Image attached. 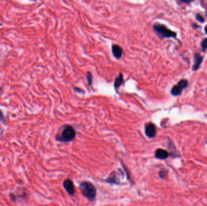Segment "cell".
Returning <instances> with one entry per match:
<instances>
[{"mask_svg": "<svg viewBox=\"0 0 207 206\" xmlns=\"http://www.w3.org/2000/svg\"><path fill=\"white\" fill-rule=\"evenodd\" d=\"M76 137V131L74 128L69 125H64L55 136L58 141L62 143H68L71 141Z\"/></svg>", "mask_w": 207, "mask_h": 206, "instance_id": "1", "label": "cell"}, {"mask_svg": "<svg viewBox=\"0 0 207 206\" xmlns=\"http://www.w3.org/2000/svg\"><path fill=\"white\" fill-rule=\"evenodd\" d=\"M79 188L84 197L90 201H93L96 196V189L90 182H83L80 183Z\"/></svg>", "mask_w": 207, "mask_h": 206, "instance_id": "2", "label": "cell"}, {"mask_svg": "<svg viewBox=\"0 0 207 206\" xmlns=\"http://www.w3.org/2000/svg\"><path fill=\"white\" fill-rule=\"evenodd\" d=\"M153 30L155 32L160 36L161 38H176V33L168 28H167L165 25L156 23L153 26Z\"/></svg>", "mask_w": 207, "mask_h": 206, "instance_id": "3", "label": "cell"}, {"mask_svg": "<svg viewBox=\"0 0 207 206\" xmlns=\"http://www.w3.org/2000/svg\"><path fill=\"white\" fill-rule=\"evenodd\" d=\"M188 85V82L187 81L183 79L180 81L178 84L176 85H174L171 90V93L172 95L174 96H179L181 94L182 91L184 90V88H185Z\"/></svg>", "mask_w": 207, "mask_h": 206, "instance_id": "4", "label": "cell"}, {"mask_svg": "<svg viewBox=\"0 0 207 206\" xmlns=\"http://www.w3.org/2000/svg\"><path fill=\"white\" fill-rule=\"evenodd\" d=\"M145 133L150 138H154L156 135V128L155 125L152 123H148L145 125Z\"/></svg>", "mask_w": 207, "mask_h": 206, "instance_id": "5", "label": "cell"}, {"mask_svg": "<svg viewBox=\"0 0 207 206\" xmlns=\"http://www.w3.org/2000/svg\"><path fill=\"white\" fill-rule=\"evenodd\" d=\"M63 185H64V187L65 190H66V192L69 193V195H74V193H75V187H74V184L73 183L71 180H70L69 179L66 180L64 182Z\"/></svg>", "mask_w": 207, "mask_h": 206, "instance_id": "6", "label": "cell"}, {"mask_svg": "<svg viewBox=\"0 0 207 206\" xmlns=\"http://www.w3.org/2000/svg\"><path fill=\"white\" fill-rule=\"evenodd\" d=\"M112 51L116 59H119L122 58V53H123V50L120 46L117 44H113L112 47Z\"/></svg>", "mask_w": 207, "mask_h": 206, "instance_id": "7", "label": "cell"}, {"mask_svg": "<svg viewBox=\"0 0 207 206\" xmlns=\"http://www.w3.org/2000/svg\"><path fill=\"white\" fill-rule=\"evenodd\" d=\"M169 156V153L162 149H158L155 152V157L156 158L160 160L167 159Z\"/></svg>", "mask_w": 207, "mask_h": 206, "instance_id": "8", "label": "cell"}, {"mask_svg": "<svg viewBox=\"0 0 207 206\" xmlns=\"http://www.w3.org/2000/svg\"><path fill=\"white\" fill-rule=\"evenodd\" d=\"M203 60V57L199 54L196 53L194 54V65L193 66V69L196 71L198 69Z\"/></svg>", "mask_w": 207, "mask_h": 206, "instance_id": "9", "label": "cell"}, {"mask_svg": "<svg viewBox=\"0 0 207 206\" xmlns=\"http://www.w3.org/2000/svg\"><path fill=\"white\" fill-rule=\"evenodd\" d=\"M124 82V76L122 73H119V76L116 78L114 83V87L115 90L117 92V90L123 84Z\"/></svg>", "mask_w": 207, "mask_h": 206, "instance_id": "10", "label": "cell"}, {"mask_svg": "<svg viewBox=\"0 0 207 206\" xmlns=\"http://www.w3.org/2000/svg\"><path fill=\"white\" fill-rule=\"evenodd\" d=\"M87 80L88 81L89 85H91L93 82V76L90 72H87Z\"/></svg>", "mask_w": 207, "mask_h": 206, "instance_id": "11", "label": "cell"}, {"mask_svg": "<svg viewBox=\"0 0 207 206\" xmlns=\"http://www.w3.org/2000/svg\"><path fill=\"white\" fill-rule=\"evenodd\" d=\"M196 20H197L198 21H199V22H201V23H204V22L205 21V20H204V17H202L200 14H197V15L196 16Z\"/></svg>", "mask_w": 207, "mask_h": 206, "instance_id": "12", "label": "cell"}, {"mask_svg": "<svg viewBox=\"0 0 207 206\" xmlns=\"http://www.w3.org/2000/svg\"><path fill=\"white\" fill-rule=\"evenodd\" d=\"M0 121L4 123H6V118L4 117V114L1 109H0Z\"/></svg>", "mask_w": 207, "mask_h": 206, "instance_id": "13", "label": "cell"}, {"mask_svg": "<svg viewBox=\"0 0 207 206\" xmlns=\"http://www.w3.org/2000/svg\"><path fill=\"white\" fill-rule=\"evenodd\" d=\"M201 46L203 48L204 50H205L206 48H207V39L205 38V39H204L202 43H201Z\"/></svg>", "mask_w": 207, "mask_h": 206, "instance_id": "14", "label": "cell"}, {"mask_svg": "<svg viewBox=\"0 0 207 206\" xmlns=\"http://www.w3.org/2000/svg\"><path fill=\"white\" fill-rule=\"evenodd\" d=\"M159 176L160 177L162 178H164L167 177V172L166 170H161L159 172Z\"/></svg>", "mask_w": 207, "mask_h": 206, "instance_id": "15", "label": "cell"}, {"mask_svg": "<svg viewBox=\"0 0 207 206\" xmlns=\"http://www.w3.org/2000/svg\"><path fill=\"white\" fill-rule=\"evenodd\" d=\"M205 33H206V34L207 35V26H206L205 28Z\"/></svg>", "mask_w": 207, "mask_h": 206, "instance_id": "16", "label": "cell"}, {"mask_svg": "<svg viewBox=\"0 0 207 206\" xmlns=\"http://www.w3.org/2000/svg\"><path fill=\"white\" fill-rule=\"evenodd\" d=\"M206 14H207V12H206Z\"/></svg>", "mask_w": 207, "mask_h": 206, "instance_id": "17", "label": "cell"}]
</instances>
